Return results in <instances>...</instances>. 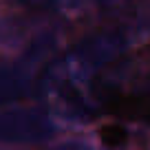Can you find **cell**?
Returning a JSON list of instances; mask_svg holds the SVG:
<instances>
[{
    "label": "cell",
    "instance_id": "obj_1",
    "mask_svg": "<svg viewBox=\"0 0 150 150\" xmlns=\"http://www.w3.org/2000/svg\"><path fill=\"white\" fill-rule=\"evenodd\" d=\"M99 137H102V141L108 146V148H119L122 144H126V130H124L122 126H115V124H110V126H102V130H99Z\"/></svg>",
    "mask_w": 150,
    "mask_h": 150
}]
</instances>
